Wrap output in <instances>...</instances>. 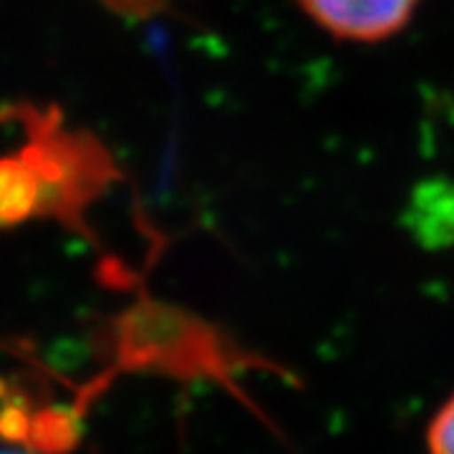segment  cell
Segmentation results:
<instances>
[{
    "label": "cell",
    "mask_w": 454,
    "mask_h": 454,
    "mask_svg": "<svg viewBox=\"0 0 454 454\" xmlns=\"http://www.w3.org/2000/svg\"><path fill=\"white\" fill-rule=\"evenodd\" d=\"M116 13H127V16H149L154 11H160L167 0H104Z\"/></svg>",
    "instance_id": "cell-6"
},
{
    "label": "cell",
    "mask_w": 454,
    "mask_h": 454,
    "mask_svg": "<svg viewBox=\"0 0 454 454\" xmlns=\"http://www.w3.org/2000/svg\"><path fill=\"white\" fill-rule=\"evenodd\" d=\"M31 414L28 409L18 402H11L0 411V437L11 439V442H26L28 444V434H31Z\"/></svg>",
    "instance_id": "cell-5"
},
{
    "label": "cell",
    "mask_w": 454,
    "mask_h": 454,
    "mask_svg": "<svg viewBox=\"0 0 454 454\" xmlns=\"http://www.w3.org/2000/svg\"><path fill=\"white\" fill-rule=\"evenodd\" d=\"M0 454H11V452H0Z\"/></svg>",
    "instance_id": "cell-8"
},
{
    "label": "cell",
    "mask_w": 454,
    "mask_h": 454,
    "mask_svg": "<svg viewBox=\"0 0 454 454\" xmlns=\"http://www.w3.org/2000/svg\"><path fill=\"white\" fill-rule=\"evenodd\" d=\"M424 0H295L316 28L346 43H384L404 31Z\"/></svg>",
    "instance_id": "cell-1"
},
{
    "label": "cell",
    "mask_w": 454,
    "mask_h": 454,
    "mask_svg": "<svg viewBox=\"0 0 454 454\" xmlns=\"http://www.w3.org/2000/svg\"><path fill=\"white\" fill-rule=\"evenodd\" d=\"M427 454H454V391L427 427Z\"/></svg>",
    "instance_id": "cell-4"
},
{
    "label": "cell",
    "mask_w": 454,
    "mask_h": 454,
    "mask_svg": "<svg viewBox=\"0 0 454 454\" xmlns=\"http://www.w3.org/2000/svg\"><path fill=\"white\" fill-rule=\"evenodd\" d=\"M79 434H82L79 417L71 409L56 406V409H46L33 417L28 444L35 452L66 454L76 447Z\"/></svg>",
    "instance_id": "cell-3"
},
{
    "label": "cell",
    "mask_w": 454,
    "mask_h": 454,
    "mask_svg": "<svg viewBox=\"0 0 454 454\" xmlns=\"http://www.w3.org/2000/svg\"><path fill=\"white\" fill-rule=\"evenodd\" d=\"M8 399V389H5V384L0 381V402H5Z\"/></svg>",
    "instance_id": "cell-7"
},
{
    "label": "cell",
    "mask_w": 454,
    "mask_h": 454,
    "mask_svg": "<svg viewBox=\"0 0 454 454\" xmlns=\"http://www.w3.org/2000/svg\"><path fill=\"white\" fill-rule=\"evenodd\" d=\"M43 187L28 157L0 160V225L20 223L41 210Z\"/></svg>",
    "instance_id": "cell-2"
}]
</instances>
